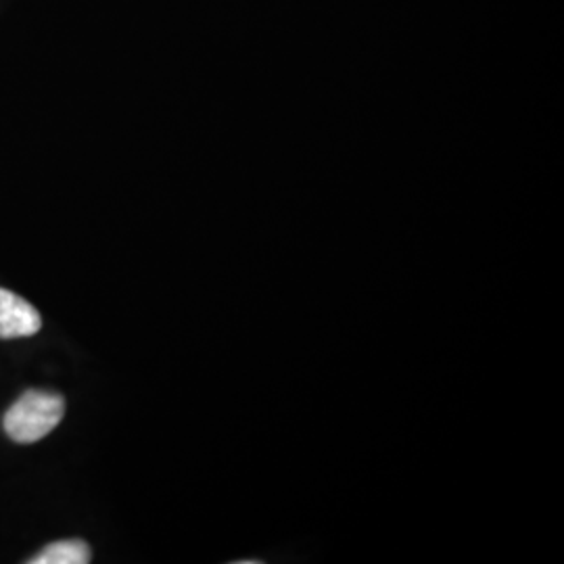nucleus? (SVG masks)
Instances as JSON below:
<instances>
[{
    "mask_svg": "<svg viewBox=\"0 0 564 564\" xmlns=\"http://www.w3.org/2000/svg\"><path fill=\"white\" fill-rule=\"evenodd\" d=\"M65 414V398L53 391L30 389L13 403L4 419V433L15 444H36L51 435L63 421Z\"/></svg>",
    "mask_w": 564,
    "mask_h": 564,
    "instance_id": "f257e3e1",
    "label": "nucleus"
},
{
    "mask_svg": "<svg viewBox=\"0 0 564 564\" xmlns=\"http://www.w3.org/2000/svg\"><path fill=\"white\" fill-rule=\"evenodd\" d=\"M41 328V314L32 303L7 289H0V339L32 337Z\"/></svg>",
    "mask_w": 564,
    "mask_h": 564,
    "instance_id": "f03ea898",
    "label": "nucleus"
},
{
    "mask_svg": "<svg viewBox=\"0 0 564 564\" xmlns=\"http://www.w3.org/2000/svg\"><path fill=\"white\" fill-rule=\"evenodd\" d=\"M93 561V550L84 540H61L41 550L30 564H88Z\"/></svg>",
    "mask_w": 564,
    "mask_h": 564,
    "instance_id": "7ed1b4c3",
    "label": "nucleus"
}]
</instances>
